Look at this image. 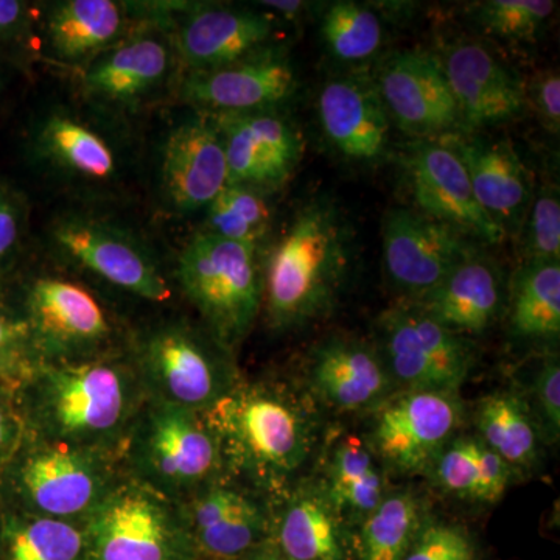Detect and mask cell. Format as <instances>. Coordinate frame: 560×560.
<instances>
[{"label": "cell", "mask_w": 560, "mask_h": 560, "mask_svg": "<svg viewBox=\"0 0 560 560\" xmlns=\"http://www.w3.org/2000/svg\"><path fill=\"white\" fill-rule=\"evenodd\" d=\"M350 256L352 235L338 206L326 198L304 206L268 257L264 293L272 326L293 329L329 313Z\"/></svg>", "instance_id": "1"}, {"label": "cell", "mask_w": 560, "mask_h": 560, "mask_svg": "<svg viewBox=\"0 0 560 560\" xmlns=\"http://www.w3.org/2000/svg\"><path fill=\"white\" fill-rule=\"evenodd\" d=\"M138 375L113 361L50 363L33 383V423L44 442L108 452L142 407Z\"/></svg>", "instance_id": "2"}, {"label": "cell", "mask_w": 560, "mask_h": 560, "mask_svg": "<svg viewBox=\"0 0 560 560\" xmlns=\"http://www.w3.org/2000/svg\"><path fill=\"white\" fill-rule=\"evenodd\" d=\"M220 442L223 463L268 490L283 488L311 455V411L280 386H234L202 412Z\"/></svg>", "instance_id": "3"}, {"label": "cell", "mask_w": 560, "mask_h": 560, "mask_svg": "<svg viewBox=\"0 0 560 560\" xmlns=\"http://www.w3.org/2000/svg\"><path fill=\"white\" fill-rule=\"evenodd\" d=\"M124 442L135 481L176 504L215 482L224 464L220 442L202 412L150 397Z\"/></svg>", "instance_id": "4"}, {"label": "cell", "mask_w": 560, "mask_h": 560, "mask_svg": "<svg viewBox=\"0 0 560 560\" xmlns=\"http://www.w3.org/2000/svg\"><path fill=\"white\" fill-rule=\"evenodd\" d=\"M178 279L224 349L248 335L264 298L257 248L202 232L180 253Z\"/></svg>", "instance_id": "5"}, {"label": "cell", "mask_w": 560, "mask_h": 560, "mask_svg": "<svg viewBox=\"0 0 560 560\" xmlns=\"http://www.w3.org/2000/svg\"><path fill=\"white\" fill-rule=\"evenodd\" d=\"M90 560H200L183 506L138 481L114 485L83 523Z\"/></svg>", "instance_id": "6"}, {"label": "cell", "mask_w": 560, "mask_h": 560, "mask_svg": "<svg viewBox=\"0 0 560 560\" xmlns=\"http://www.w3.org/2000/svg\"><path fill=\"white\" fill-rule=\"evenodd\" d=\"M226 352L187 324H164L140 346V385L150 399L206 412L235 385Z\"/></svg>", "instance_id": "7"}, {"label": "cell", "mask_w": 560, "mask_h": 560, "mask_svg": "<svg viewBox=\"0 0 560 560\" xmlns=\"http://www.w3.org/2000/svg\"><path fill=\"white\" fill-rule=\"evenodd\" d=\"M381 329L382 359L405 390L456 394L474 370L470 341L411 304L386 312Z\"/></svg>", "instance_id": "8"}, {"label": "cell", "mask_w": 560, "mask_h": 560, "mask_svg": "<svg viewBox=\"0 0 560 560\" xmlns=\"http://www.w3.org/2000/svg\"><path fill=\"white\" fill-rule=\"evenodd\" d=\"M106 452L44 442L21 460L18 489L31 514L86 521L113 488Z\"/></svg>", "instance_id": "9"}, {"label": "cell", "mask_w": 560, "mask_h": 560, "mask_svg": "<svg viewBox=\"0 0 560 560\" xmlns=\"http://www.w3.org/2000/svg\"><path fill=\"white\" fill-rule=\"evenodd\" d=\"M382 231L386 272L411 301L440 285L478 253L469 235L419 210L390 209Z\"/></svg>", "instance_id": "10"}, {"label": "cell", "mask_w": 560, "mask_h": 560, "mask_svg": "<svg viewBox=\"0 0 560 560\" xmlns=\"http://www.w3.org/2000/svg\"><path fill=\"white\" fill-rule=\"evenodd\" d=\"M374 84L389 119L419 139H442L463 128L441 60L420 50L397 51L378 65Z\"/></svg>", "instance_id": "11"}, {"label": "cell", "mask_w": 560, "mask_h": 560, "mask_svg": "<svg viewBox=\"0 0 560 560\" xmlns=\"http://www.w3.org/2000/svg\"><path fill=\"white\" fill-rule=\"evenodd\" d=\"M460 422L455 394L405 390L383 401L372 430L374 452L401 474L431 469Z\"/></svg>", "instance_id": "12"}, {"label": "cell", "mask_w": 560, "mask_h": 560, "mask_svg": "<svg viewBox=\"0 0 560 560\" xmlns=\"http://www.w3.org/2000/svg\"><path fill=\"white\" fill-rule=\"evenodd\" d=\"M404 167L419 212L477 241L492 245L504 241L506 232L482 210L469 173L447 140L419 139L405 154Z\"/></svg>", "instance_id": "13"}, {"label": "cell", "mask_w": 560, "mask_h": 560, "mask_svg": "<svg viewBox=\"0 0 560 560\" xmlns=\"http://www.w3.org/2000/svg\"><path fill=\"white\" fill-rule=\"evenodd\" d=\"M58 248L81 267L142 300H171L172 290L149 254L128 234L94 219L68 217L55 224Z\"/></svg>", "instance_id": "14"}, {"label": "cell", "mask_w": 560, "mask_h": 560, "mask_svg": "<svg viewBox=\"0 0 560 560\" xmlns=\"http://www.w3.org/2000/svg\"><path fill=\"white\" fill-rule=\"evenodd\" d=\"M226 154L230 184L275 189L290 178L302 156L300 132L268 110L212 117Z\"/></svg>", "instance_id": "15"}, {"label": "cell", "mask_w": 560, "mask_h": 560, "mask_svg": "<svg viewBox=\"0 0 560 560\" xmlns=\"http://www.w3.org/2000/svg\"><path fill=\"white\" fill-rule=\"evenodd\" d=\"M296 90V73L283 55L260 50L241 61L210 70H195L183 86L191 105L219 114L267 110Z\"/></svg>", "instance_id": "16"}, {"label": "cell", "mask_w": 560, "mask_h": 560, "mask_svg": "<svg viewBox=\"0 0 560 560\" xmlns=\"http://www.w3.org/2000/svg\"><path fill=\"white\" fill-rule=\"evenodd\" d=\"M441 62L464 130L504 124L528 105L525 83L480 43L459 40Z\"/></svg>", "instance_id": "17"}, {"label": "cell", "mask_w": 560, "mask_h": 560, "mask_svg": "<svg viewBox=\"0 0 560 560\" xmlns=\"http://www.w3.org/2000/svg\"><path fill=\"white\" fill-rule=\"evenodd\" d=\"M28 313L36 341L55 363L86 355L108 340V316L79 283L44 278L28 293Z\"/></svg>", "instance_id": "18"}, {"label": "cell", "mask_w": 560, "mask_h": 560, "mask_svg": "<svg viewBox=\"0 0 560 560\" xmlns=\"http://www.w3.org/2000/svg\"><path fill=\"white\" fill-rule=\"evenodd\" d=\"M165 197L179 212L208 208L230 184L223 142L212 120L198 117L172 130L162 150Z\"/></svg>", "instance_id": "19"}, {"label": "cell", "mask_w": 560, "mask_h": 560, "mask_svg": "<svg viewBox=\"0 0 560 560\" xmlns=\"http://www.w3.org/2000/svg\"><path fill=\"white\" fill-rule=\"evenodd\" d=\"M183 506L198 555L205 560H241L268 537V518L249 495L212 482Z\"/></svg>", "instance_id": "20"}, {"label": "cell", "mask_w": 560, "mask_h": 560, "mask_svg": "<svg viewBox=\"0 0 560 560\" xmlns=\"http://www.w3.org/2000/svg\"><path fill=\"white\" fill-rule=\"evenodd\" d=\"M320 127L331 147L348 160H381L388 149L389 116L372 79L327 81L319 92Z\"/></svg>", "instance_id": "21"}, {"label": "cell", "mask_w": 560, "mask_h": 560, "mask_svg": "<svg viewBox=\"0 0 560 560\" xmlns=\"http://www.w3.org/2000/svg\"><path fill=\"white\" fill-rule=\"evenodd\" d=\"M469 173L471 189L482 210L504 232L525 221L533 190L526 165L510 140L444 138Z\"/></svg>", "instance_id": "22"}, {"label": "cell", "mask_w": 560, "mask_h": 560, "mask_svg": "<svg viewBox=\"0 0 560 560\" xmlns=\"http://www.w3.org/2000/svg\"><path fill=\"white\" fill-rule=\"evenodd\" d=\"M308 378L316 396L340 411L383 404L394 385L375 350L346 338H331L315 350Z\"/></svg>", "instance_id": "23"}, {"label": "cell", "mask_w": 560, "mask_h": 560, "mask_svg": "<svg viewBox=\"0 0 560 560\" xmlns=\"http://www.w3.org/2000/svg\"><path fill=\"white\" fill-rule=\"evenodd\" d=\"M272 31L268 16L256 11L206 7L184 22L176 46L194 72L210 70L264 50Z\"/></svg>", "instance_id": "24"}, {"label": "cell", "mask_w": 560, "mask_h": 560, "mask_svg": "<svg viewBox=\"0 0 560 560\" xmlns=\"http://www.w3.org/2000/svg\"><path fill=\"white\" fill-rule=\"evenodd\" d=\"M501 276L480 253L463 261L440 285L410 304L456 334H482L501 308Z\"/></svg>", "instance_id": "25"}, {"label": "cell", "mask_w": 560, "mask_h": 560, "mask_svg": "<svg viewBox=\"0 0 560 560\" xmlns=\"http://www.w3.org/2000/svg\"><path fill=\"white\" fill-rule=\"evenodd\" d=\"M171 69V50L161 39L142 36L109 50L88 70V91L110 103L139 101L160 86Z\"/></svg>", "instance_id": "26"}, {"label": "cell", "mask_w": 560, "mask_h": 560, "mask_svg": "<svg viewBox=\"0 0 560 560\" xmlns=\"http://www.w3.org/2000/svg\"><path fill=\"white\" fill-rule=\"evenodd\" d=\"M36 149L55 167L92 183L108 180L117 172V156L108 140L66 113H54L43 120Z\"/></svg>", "instance_id": "27"}, {"label": "cell", "mask_w": 560, "mask_h": 560, "mask_svg": "<svg viewBox=\"0 0 560 560\" xmlns=\"http://www.w3.org/2000/svg\"><path fill=\"white\" fill-rule=\"evenodd\" d=\"M275 547L289 560H345L340 515L326 495H294L276 526Z\"/></svg>", "instance_id": "28"}, {"label": "cell", "mask_w": 560, "mask_h": 560, "mask_svg": "<svg viewBox=\"0 0 560 560\" xmlns=\"http://www.w3.org/2000/svg\"><path fill=\"white\" fill-rule=\"evenodd\" d=\"M438 485L460 499L497 503L512 481V467L480 438L452 441L431 467Z\"/></svg>", "instance_id": "29"}, {"label": "cell", "mask_w": 560, "mask_h": 560, "mask_svg": "<svg viewBox=\"0 0 560 560\" xmlns=\"http://www.w3.org/2000/svg\"><path fill=\"white\" fill-rule=\"evenodd\" d=\"M121 25V7L113 0H68L51 9L47 38L61 60L80 61L116 39Z\"/></svg>", "instance_id": "30"}, {"label": "cell", "mask_w": 560, "mask_h": 560, "mask_svg": "<svg viewBox=\"0 0 560 560\" xmlns=\"http://www.w3.org/2000/svg\"><path fill=\"white\" fill-rule=\"evenodd\" d=\"M327 500L337 514L363 521L385 499V477L374 452L355 436H345L331 451Z\"/></svg>", "instance_id": "31"}, {"label": "cell", "mask_w": 560, "mask_h": 560, "mask_svg": "<svg viewBox=\"0 0 560 560\" xmlns=\"http://www.w3.org/2000/svg\"><path fill=\"white\" fill-rule=\"evenodd\" d=\"M511 329L517 337L555 340L560 334V264L530 261L512 280Z\"/></svg>", "instance_id": "32"}, {"label": "cell", "mask_w": 560, "mask_h": 560, "mask_svg": "<svg viewBox=\"0 0 560 560\" xmlns=\"http://www.w3.org/2000/svg\"><path fill=\"white\" fill-rule=\"evenodd\" d=\"M0 560H90L86 534L73 522L11 515L0 530Z\"/></svg>", "instance_id": "33"}, {"label": "cell", "mask_w": 560, "mask_h": 560, "mask_svg": "<svg viewBox=\"0 0 560 560\" xmlns=\"http://www.w3.org/2000/svg\"><path fill=\"white\" fill-rule=\"evenodd\" d=\"M480 440L511 467H528L537 458L536 422L515 394L493 393L478 404Z\"/></svg>", "instance_id": "34"}, {"label": "cell", "mask_w": 560, "mask_h": 560, "mask_svg": "<svg viewBox=\"0 0 560 560\" xmlns=\"http://www.w3.org/2000/svg\"><path fill=\"white\" fill-rule=\"evenodd\" d=\"M422 523V506L416 495H386L361 522L360 560H404Z\"/></svg>", "instance_id": "35"}, {"label": "cell", "mask_w": 560, "mask_h": 560, "mask_svg": "<svg viewBox=\"0 0 560 560\" xmlns=\"http://www.w3.org/2000/svg\"><path fill=\"white\" fill-rule=\"evenodd\" d=\"M208 234L257 248L270 230L271 210L260 190L228 184L208 206Z\"/></svg>", "instance_id": "36"}, {"label": "cell", "mask_w": 560, "mask_h": 560, "mask_svg": "<svg viewBox=\"0 0 560 560\" xmlns=\"http://www.w3.org/2000/svg\"><path fill=\"white\" fill-rule=\"evenodd\" d=\"M320 33L337 60L357 62L377 54L383 43L381 18L357 2H334L324 13Z\"/></svg>", "instance_id": "37"}, {"label": "cell", "mask_w": 560, "mask_h": 560, "mask_svg": "<svg viewBox=\"0 0 560 560\" xmlns=\"http://www.w3.org/2000/svg\"><path fill=\"white\" fill-rule=\"evenodd\" d=\"M555 10L551 0H489L478 9V21L490 35L518 43L536 38Z\"/></svg>", "instance_id": "38"}, {"label": "cell", "mask_w": 560, "mask_h": 560, "mask_svg": "<svg viewBox=\"0 0 560 560\" xmlns=\"http://www.w3.org/2000/svg\"><path fill=\"white\" fill-rule=\"evenodd\" d=\"M523 253L530 261H560V201L558 189H544L530 201L525 221Z\"/></svg>", "instance_id": "39"}, {"label": "cell", "mask_w": 560, "mask_h": 560, "mask_svg": "<svg viewBox=\"0 0 560 560\" xmlns=\"http://www.w3.org/2000/svg\"><path fill=\"white\" fill-rule=\"evenodd\" d=\"M404 560H477L469 533L447 522H423Z\"/></svg>", "instance_id": "40"}, {"label": "cell", "mask_w": 560, "mask_h": 560, "mask_svg": "<svg viewBox=\"0 0 560 560\" xmlns=\"http://www.w3.org/2000/svg\"><path fill=\"white\" fill-rule=\"evenodd\" d=\"M534 399L537 412L548 436L552 441L559 440L560 433V366L559 361L550 359L534 381Z\"/></svg>", "instance_id": "41"}, {"label": "cell", "mask_w": 560, "mask_h": 560, "mask_svg": "<svg viewBox=\"0 0 560 560\" xmlns=\"http://www.w3.org/2000/svg\"><path fill=\"white\" fill-rule=\"evenodd\" d=\"M526 102L529 101L537 116L552 135L560 130V77L558 70H541L529 86H525Z\"/></svg>", "instance_id": "42"}, {"label": "cell", "mask_w": 560, "mask_h": 560, "mask_svg": "<svg viewBox=\"0 0 560 560\" xmlns=\"http://www.w3.org/2000/svg\"><path fill=\"white\" fill-rule=\"evenodd\" d=\"M21 235V212L16 201L0 189V260L16 246Z\"/></svg>", "instance_id": "43"}, {"label": "cell", "mask_w": 560, "mask_h": 560, "mask_svg": "<svg viewBox=\"0 0 560 560\" xmlns=\"http://www.w3.org/2000/svg\"><path fill=\"white\" fill-rule=\"evenodd\" d=\"M27 16V5L18 0H0V38L20 31Z\"/></svg>", "instance_id": "44"}, {"label": "cell", "mask_w": 560, "mask_h": 560, "mask_svg": "<svg viewBox=\"0 0 560 560\" xmlns=\"http://www.w3.org/2000/svg\"><path fill=\"white\" fill-rule=\"evenodd\" d=\"M241 560H289L285 556L280 555L278 548L272 545V547L267 548V545H261L257 550L250 551L249 555H246L245 558Z\"/></svg>", "instance_id": "45"}, {"label": "cell", "mask_w": 560, "mask_h": 560, "mask_svg": "<svg viewBox=\"0 0 560 560\" xmlns=\"http://www.w3.org/2000/svg\"><path fill=\"white\" fill-rule=\"evenodd\" d=\"M261 5L279 11V13L293 14V16L307 7L304 2H261Z\"/></svg>", "instance_id": "46"}, {"label": "cell", "mask_w": 560, "mask_h": 560, "mask_svg": "<svg viewBox=\"0 0 560 560\" xmlns=\"http://www.w3.org/2000/svg\"><path fill=\"white\" fill-rule=\"evenodd\" d=\"M10 425L9 419H7L5 410H3L2 404H0V452L5 447L9 442Z\"/></svg>", "instance_id": "47"}, {"label": "cell", "mask_w": 560, "mask_h": 560, "mask_svg": "<svg viewBox=\"0 0 560 560\" xmlns=\"http://www.w3.org/2000/svg\"><path fill=\"white\" fill-rule=\"evenodd\" d=\"M11 338V329L5 319L0 318V349L5 348L9 345Z\"/></svg>", "instance_id": "48"}, {"label": "cell", "mask_w": 560, "mask_h": 560, "mask_svg": "<svg viewBox=\"0 0 560 560\" xmlns=\"http://www.w3.org/2000/svg\"><path fill=\"white\" fill-rule=\"evenodd\" d=\"M200 560H205V559H200Z\"/></svg>", "instance_id": "49"}]
</instances>
